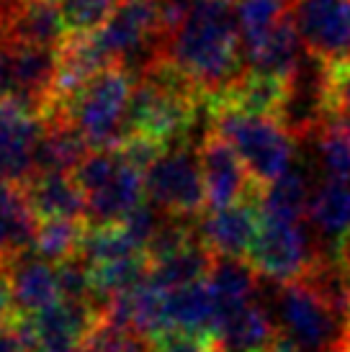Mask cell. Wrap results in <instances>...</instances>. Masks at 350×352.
<instances>
[{
  "instance_id": "1",
  "label": "cell",
  "mask_w": 350,
  "mask_h": 352,
  "mask_svg": "<svg viewBox=\"0 0 350 352\" xmlns=\"http://www.w3.org/2000/svg\"><path fill=\"white\" fill-rule=\"evenodd\" d=\"M163 59L194 82L201 98H222L247 72L232 3L196 0L183 26L163 41Z\"/></svg>"
},
{
  "instance_id": "2",
  "label": "cell",
  "mask_w": 350,
  "mask_h": 352,
  "mask_svg": "<svg viewBox=\"0 0 350 352\" xmlns=\"http://www.w3.org/2000/svg\"><path fill=\"white\" fill-rule=\"evenodd\" d=\"M132 90L134 75L121 65H111L88 80L65 106L52 111L65 113L90 149H119L129 137L127 116Z\"/></svg>"
},
{
  "instance_id": "3",
  "label": "cell",
  "mask_w": 350,
  "mask_h": 352,
  "mask_svg": "<svg viewBox=\"0 0 350 352\" xmlns=\"http://www.w3.org/2000/svg\"><path fill=\"white\" fill-rule=\"evenodd\" d=\"M212 131L243 160L258 188L271 186L291 170L294 139L273 116H253L232 108H212Z\"/></svg>"
},
{
  "instance_id": "4",
  "label": "cell",
  "mask_w": 350,
  "mask_h": 352,
  "mask_svg": "<svg viewBox=\"0 0 350 352\" xmlns=\"http://www.w3.org/2000/svg\"><path fill=\"white\" fill-rule=\"evenodd\" d=\"M278 319L302 352H335L342 347V316L345 303L330 296L314 278L286 283L278 291Z\"/></svg>"
},
{
  "instance_id": "5",
  "label": "cell",
  "mask_w": 350,
  "mask_h": 352,
  "mask_svg": "<svg viewBox=\"0 0 350 352\" xmlns=\"http://www.w3.org/2000/svg\"><path fill=\"white\" fill-rule=\"evenodd\" d=\"M145 196L150 204L170 216L198 219L209 204L198 149H165L145 173Z\"/></svg>"
},
{
  "instance_id": "6",
  "label": "cell",
  "mask_w": 350,
  "mask_h": 352,
  "mask_svg": "<svg viewBox=\"0 0 350 352\" xmlns=\"http://www.w3.org/2000/svg\"><path fill=\"white\" fill-rule=\"evenodd\" d=\"M247 257L258 275L286 285L302 280L322 254L317 247H311L309 232L302 226V221H281L262 216L260 232Z\"/></svg>"
},
{
  "instance_id": "7",
  "label": "cell",
  "mask_w": 350,
  "mask_h": 352,
  "mask_svg": "<svg viewBox=\"0 0 350 352\" xmlns=\"http://www.w3.org/2000/svg\"><path fill=\"white\" fill-rule=\"evenodd\" d=\"M291 21L309 57L327 67L350 65V0H294Z\"/></svg>"
},
{
  "instance_id": "8",
  "label": "cell",
  "mask_w": 350,
  "mask_h": 352,
  "mask_svg": "<svg viewBox=\"0 0 350 352\" xmlns=\"http://www.w3.org/2000/svg\"><path fill=\"white\" fill-rule=\"evenodd\" d=\"M198 162L204 173L206 201L212 208L240 204L260 193V188L253 183L237 152L222 137H216L214 131H209L198 144Z\"/></svg>"
},
{
  "instance_id": "9",
  "label": "cell",
  "mask_w": 350,
  "mask_h": 352,
  "mask_svg": "<svg viewBox=\"0 0 350 352\" xmlns=\"http://www.w3.org/2000/svg\"><path fill=\"white\" fill-rule=\"evenodd\" d=\"M44 134V121L13 103H0V183L26 186L37 175L34 152Z\"/></svg>"
},
{
  "instance_id": "10",
  "label": "cell",
  "mask_w": 350,
  "mask_h": 352,
  "mask_svg": "<svg viewBox=\"0 0 350 352\" xmlns=\"http://www.w3.org/2000/svg\"><path fill=\"white\" fill-rule=\"evenodd\" d=\"M260 221L262 214L255 196L224 208H212L206 216H198L196 232L214 254L245 257L253 250L255 236L260 232Z\"/></svg>"
},
{
  "instance_id": "11",
  "label": "cell",
  "mask_w": 350,
  "mask_h": 352,
  "mask_svg": "<svg viewBox=\"0 0 350 352\" xmlns=\"http://www.w3.org/2000/svg\"><path fill=\"white\" fill-rule=\"evenodd\" d=\"M6 278L16 316H34L62 301L57 265L41 260L34 250L6 265Z\"/></svg>"
},
{
  "instance_id": "12",
  "label": "cell",
  "mask_w": 350,
  "mask_h": 352,
  "mask_svg": "<svg viewBox=\"0 0 350 352\" xmlns=\"http://www.w3.org/2000/svg\"><path fill=\"white\" fill-rule=\"evenodd\" d=\"M70 36L57 0H13L3 26V39L31 47L59 50Z\"/></svg>"
},
{
  "instance_id": "13",
  "label": "cell",
  "mask_w": 350,
  "mask_h": 352,
  "mask_svg": "<svg viewBox=\"0 0 350 352\" xmlns=\"http://www.w3.org/2000/svg\"><path fill=\"white\" fill-rule=\"evenodd\" d=\"M278 337L271 314L260 303L247 301L219 314L214 347L216 352H265Z\"/></svg>"
},
{
  "instance_id": "14",
  "label": "cell",
  "mask_w": 350,
  "mask_h": 352,
  "mask_svg": "<svg viewBox=\"0 0 350 352\" xmlns=\"http://www.w3.org/2000/svg\"><path fill=\"white\" fill-rule=\"evenodd\" d=\"M163 311H165V332L191 334L206 342H214L219 327V303L206 280L167 291Z\"/></svg>"
},
{
  "instance_id": "15",
  "label": "cell",
  "mask_w": 350,
  "mask_h": 352,
  "mask_svg": "<svg viewBox=\"0 0 350 352\" xmlns=\"http://www.w3.org/2000/svg\"><path fill=\"white\" fill-rule=\"evenodd\" d=\"M142 201H145V173H139L136 167L127 165L121 160L116 173L108 177L98 190H93L88 196L85 224L88 226L121 224Z\"/></svg>"
},
{
  "instance_id": "16",
  "label": "cell",
  "mask_w": 350,
  "mask_h": 352,
  "mask_svg": "<svg viewBox=\"0 0 350 352\" xmlns=\"http://www.w3.org/2000/svg\"><path fill=\"white\" fill-rule=\"evenodd\" d=\"M39 219L31 211L26 188L0 183V267L34 250Z\"/></svg>"
},
{
  "instance_id": "17",
  "label": "cell",
  "mask_w": 350,
  "mask_h": 352,
  "mask_svg": "<svg viewBox=\"0 0 350 352\" xmlns=\"http://www.w3.org/2000/svg\"><path fill=\"white\" fill-rule=\"evenodd\" d=\"M26 198L31 211L39 221L49 219H70V221H85L88 198L75 177L68 173H41L26 183Z\"/></svg>"
},
{
  "instance_id": "18",
  "label": "cell",
  "mask_w": 350,
  "mask_h": 352,
  "mask_svg": "<svg viewBox=\"0 0 350 352\" xmlns=\"http://www.w3.org/2000/svg\"><path fill=\"white\" fill-rule=\"evenodd\" d=\"M44 121V134H41L37 152H34V170L41 173H68L72 175L75 167L85 160L90 152L88 142L83 139L78 129L68 121L62 113H49Z\"/></svg>"
},
{
  "instance_id": "19",
  "label": "cell",
  "mask_w": 350,
  "mask_h": 352,
  "mask_svg": "<svg viewBox=\"0 0 350 352\" xmlns=\"http://www.w3.org/2000/svg\"><path fill=\"white\" fill-rule=\"evenodd\" d=\"M302 50L304 44L289 13L258 47L245 52V65H247V72L260 78L289 80L302 65Z\"/></svg>"
},
{
  "instance_id": "20",
  "label": "cell",
  "mask_w": 350,
  "mask_h": 352,
  "mask_svg": "<svg viewBox=\"0 0 350 352\" xmlns=\"http://www.w3.org/2000/svg\"><path fill=\"white\" fill-rule=\"evenodd\" d=\"M214 257L216 254L204 245V239L196 236L185 247H181L175 254L150 265L147 280L155 288H160V291H165V294L167 291H175V288H183V285L201 283L212 273Z\"/></svg>"
},
{
  "instance_id": "21",
  "label": "cell",
  "mask_w": 350,
  "mask_h": 352,
  "mask_svg": "<svg viewBox=\"0 0 350 352\" xmlns=\"http://www.w3.org/2000/svg\"><path fill=\"white\" fill-rule=\"evenodd\" d=\"M307 219L320 232V236L338 247V242L350 232V183L327 177L311 193Z\"/></svg>"
},
{
  "instance_id": "22",
  "label": "cell",
  "mask_w": 350,
  "mask_h": 352,
  "mask_svg": "<svg viewBox=\"0 0 350 352\" xmlns=\"http://www.w3.org/2000/svg\"><path fill=\"white\" fill-rule=\"evenodd\" d=\"M206 285L212 288V294L219 303V314H222L229 306L253 301L255 288H258V270L250 263H245L243 257L216 254Z\"/></svg>"
},
{
  "instance_id": "23",
  "label": "cell",
  "mask_w": 350,
  "mask_h": 352,
  "mask_svg": "<svg viewBox=\"0 0 350 352\" xmlns=\"http://www.w3.org/2000/svg\"><path fill=\"white\" fill-rule=\"evenodd\" d=\"M309 180L299 170H289L286 175L273 180L271 186L260 188L258 193L260 214L268 219H281V221H302L309 214Z\"/></svg>"
},
{
  "instance_id": "24",
  "label": "cell",
  "mask_w": 350,
  "mask_h": 352,
  "mask_svg": "<svg viewBox=\"0 0 350 352\" xmlns=\"http://www.w3.org/2000/svg\"><path fill=\"white\" fill-rule=\"evenodd\" d=\"M291 3L294 0H240L234 6L243 54L258 47L291 13Z\"/></svg>"
},
{
  "instance_id": "25",
  "label": "cell",
  "mask_w": 350,
  "mask_h": 352,
  "mask_svg": "<svg viewBox=\"0 0 350 352\" xmlns=\"http://www.w3.org/2000/svg\"><path fill=\"white\" fill-rule=\"evenodd\" d=\"M85 221H70V219H49L39 221L37 239H34V254L52 265H62L80 257L83 236H85Z\"/></svg>"
},
{
  "instance_id": "26",
  "label": "cell",
  "mask_w": 350,
  "mask_h": 352,
  "mask_svg": "<svg viewBox=\"0 0 350 352\" xmlns=\"http://www.w3.org/2000/svg\"><path fill=\"white\" fill-rule=\"evenodd\" d=\"M136 254H145V247L136 245L134 236L129 234L121 224L88 226L85 229L80 257L88 265L119 263V260H129V257H136Z\"/></svg>"
},
{
  "instance_id": "27",
  "label": "cell",
  "mask_w": 350,
  "mask_h": 352,
  "mask_svg": "<svg viewBox=\"0 0 350 352\" xmlns=\"http://www.w3.org/2000/svg\"><path fill=\"white\" fill-rule=\"evenodd\" d=\"M317 155L327 177L350 183V124L330 113L317 131Z\"/></svg>"
},
{
  "instance_id": "28",
  "label": "cell",
  "mask_w": 350,
  "mask_h": 352,
  "mask_svg": "<svg viewBox=\"0 0 350 352\" xmlns=\"http://www.w3.org/2000/svg\"><path fill=\"white\" fill-rule=\"evenodd\" d=\"M62 16L68 21L70 34H90L98 31L121 0H57Z\"/></svg>"
},
{
  "instance_id": "29",
  "label": "cell",
  "mask_w": 350,
  "mask_h": 352,
  "mask_svg": "<svg viewBox=\"0 0 350 352\" xmlns=\"http://www.w3.org/2000/svg\"><path fill=\"white\" fill-rule=\"evenodd\" d=\"M165 211H160L157 206H152L150 201H142V204L136 206L134 211L121 221V226L127 229L129 234L134 236V242L139 247H147V242L155 236V232L160 229V224L165 221L163 219Z\"/></svg>"
},
{
  "instance_id": "30",
  "label": "cell",
  "mask_w": 350,
  "mask_h": 352,
  "mask_svg": "<svg viewBox=\"0 0 350 352\" xmlns=\"http://www.w3.org/2000/svg\"><path fill=\"white\" fill-rule=\"evenodd\" d=\"M330 113L350 124V65L330 67Z\"/></svg>"
},
{
  "instance_id": "31",
  "label": "cell",
  "mask_w": 350,
  "mask_h": 352,
  "mask_svg": "<svg viewBox=\"0 0 350 352\" xmlns=\"http://www.w3.org/2000/svg\"><path fill=\"white\" fill-rule=\"evenodd\" d=\"M16 319V311H13V301H10V288H8V278H6V270L0 273V329L10 327Z\"/></svg>"
},
{
  "instance_id": "32",
  "label": "cell",
  "mask_w": 350,
  "mask_h": 352,
  "mask_svg": "<svg viewBox=\"0 0 350 352\" xmlns=\"http://www.w3.org/2000/svg\"><path fill=\"white\" fill-rule=\"evenodd\" d=\"M335 263H338V267H340L342 273H345V278L350 280V232L335 247Z\"/></svg>"
},
{
  "instance_id": "33",
  "label": "cell",
  "mask_w": 350,
  "mask_h": 352,
  "mask_svg": "<svg viewBox=\"0 0 350 352\" xmlns=\"http://www.w3.org/2000/svg\"><path fill=\"white\" fill-rule=\"evenodd\" d=\"M0 352H26L13 327H6V329H0Z\"/></svg>"
},
{
  "instance_id": "34",
  "label": "cell",
  "mask_w": 350,
  "mask_h": 352,
  "mask_svg": "<svg viewBox=\"0 0 350 352\" xmlns=\"http://www.w3.org/2000/svg\"><path fill=\"white\" fill-rule=\"evenodd\" d=\"M342 350L350 352V296L345 303V316H342Z\"/></svg>"
},
{
  "instance_id": "35",
  "label": "cell",
  "mask_w": 350,
  "mask_h": 352,
  "mask_svg": "<svg viewBox=\"0 0 350 352\" xmlns=\"http://www.w3.org/2000/svg\"><path fill=\"white\" fill-rule=\"evenodd\" d=\"M271 352H302V350H299V347H296V344H294L291 340H286V337L281 334V337H278V340L273 342Z\"/></svg>"
},
{
  "instance_id": "36",
  "label": "cell",
  "mask_w": 350,
  "mask_h": 352,
  "mask_svg": "<svg viewBox=\"0 0 350 352\" xmlns=\"http://www.w3.org/2000/svg\"><path fill=\"white\" fill-rule=\"evenodd\" d=\"M10 6H13V0H0V36H3V26H6Z\"/></svg>"
},
{
  "instance_id": "37",
  "label": "cell",
  "mask_w": 350,
  "mask_h": 352,
  "mask_svg": "<svg viewBox=\"0 0 350 352\" xmlns=\"http://www.w3.org/2000/svg\"><path fill=\"white\" fill-rule=\"evenodd\" d=\"M335 352H345V350H342V347H340V350H335Z\"/></svg>"
},
{
  "instance_id": "38",
  "label": "cell",
  "mask_w": 350,
  "mask_h": 352,
  "mask_svg": "<svg viewBox=\"0 0 350 352\" xmlns=\"http://www.w3.org/2000/svg\"><path fill=\"white\" fill-rule=\"evenodd\" d=\"M265 352H271V350H265Z\"/></svg>"
}]
</instances>
